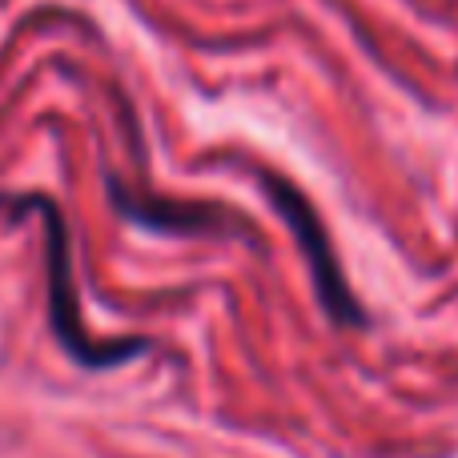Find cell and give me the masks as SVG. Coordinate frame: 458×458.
Masks as SVG:
<instances>
[{
  "mask_svg": "<svg viewBox=\"0 0 458 458\" xmlns=\"http://www.w3.org/2000/svg\"><path fill=\"white\" fill-rule=\"evenodd\" d=\"M4 209H37L45 217V266H48V326H53L61 350L85 370H109L129 358L145 354L149 338H113L93 342L81 322L77 282H72V237L61 206L48 193H4Z\"/></svg>",
  "mask_w": 458,
  "mask_h": 458,
  "instance_id": "obj_1",
  "label": "cell"
},
{
  "mask_svg": "<svg viewBox=\"0 0 458 458\" xmlns=\"http://www.w3.org/2000/svg\"><path fill=\"white\" fill-rule=\"evenodd\" d=\"M258 182H261V190H266L269 206L277 209V217L290 225L293 242H298L301 258H306L314 293H318V301H322V314L330 318V326L334 330H366L370 314L358 306L354 290H350L346 274H342L338 253H334L330 233H326L318 209L310 206V198L293 182H285L282 174H258Z\"/></svg>",
  "mask_w": 458,
  "mask_h": 458,
  "instance_id": "obj_2",
  "label": "cell"
},
{
  "mask_svg": "<svg viewBox=\"0 0 458 458\" xmlns=\"http://www.w3.org/2000/svg\"><path fill=\"white\" fill-rule=\"evenodd\" d=\"M109 185V201L117 206L121 217L133 225L157 229V233H206V237H242V242L258 245V233L242 214L225 206H201V201H165V198H145V193L121 185L117 174L105 177Z\"/></svg>",
  "mask_w": 458,
  "mask_h": 458,
  "instance_id": "obj_3",
  "label": "cell"
}]
</instances>
